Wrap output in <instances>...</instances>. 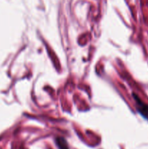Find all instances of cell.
Instances as JSON below:
<instances>
[{"mask_svg": "<svg viewBox=\"0 0 148 149\" xmlns=\"http://www.w3.org/2000/svg\"><path fill=\"white\" fill-rule=\"evenodd\" d=\"M134 100L136 103V106H137V111L139 112L141 115L145 119H148V106L145 103H144L142 100L139 99V97L136 95H133Z\"/></svg>", "mask_w": 148, "mask_h": 149, "instance_id": "1", "label": "cell"}]
</instances>
